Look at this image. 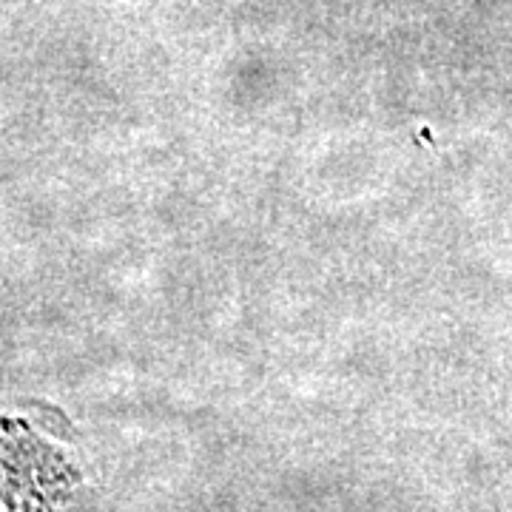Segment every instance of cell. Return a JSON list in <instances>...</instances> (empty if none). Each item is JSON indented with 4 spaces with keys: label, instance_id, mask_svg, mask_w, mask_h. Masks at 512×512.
Masks as SVG:
<instances>
[{
    "label": "cell",
    "instance_id": "6da1fadb",
    "mask_svg": "<svg viewBox=\"0 0 512 512\" xmlns=\"http://www.w3.org/2000/svg\"><path fill=\"white\" fill-rule=\"evenodd\" d=\"M69 461L20 421H0V512H77Z\"/></svg>",
    "mask_w": 512,
    "mask_h": 512
}]
</instances>
